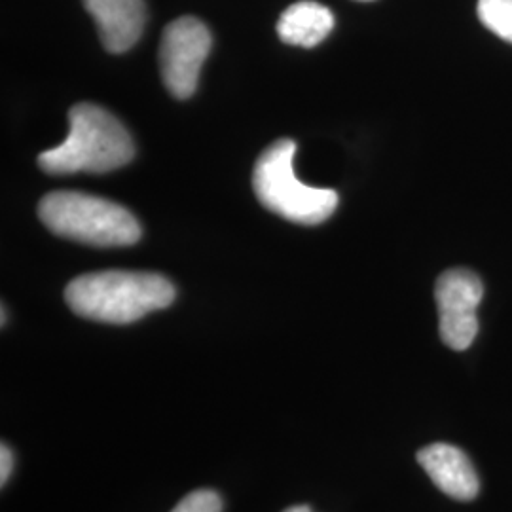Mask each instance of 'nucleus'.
I'll use <instances>...</instances> for the list:
<instances>
[{
  "label": "nucleus",
  "mask_w": 512,
  "mask_h": 512,
  "mask_svg": "<svg viewBox=\"0 0 512 512\" xmlns=\"http://www.w3.org/2000/svg\"><path fill=\"white\" fill-rule=\"evenodd\" d=\"M484 296L480 277L471 270H448L440 275L435 287L439 306V330L442 342L454 351L473 344L478 332L476 310Z\"/></svg>",
  "instance_id": "nucleus-6"
},
{
  "label": "nucleus",
  "mask_w": 512,
  "mask_h": 512,
  "mask_svg": "<svg viewBox=\"0 0 512 512\" xmlns=\"http://www.w3.org/2000/svg\"><path fill=\"white\" fill-rule=\"evenodd\" d=\"M4 323H6V308L2 306V325H4Z\"/></svg>",
  "instance_id": "nucleus-14"
},
{
  "label": "nucleus",
  "mask_w": 512,
  "mask_h": 512,
  "mask_svg": "<svg viewBox=\"0 0 512 512\" xmlns=\"http://www.w3.org/2000/svg\"><path fill=\"white\" fill-rule=\"evenodd\" d=\"M283 512H313L311 511L308 505H294V507H289V509H285Z\"/></svg>",
  "instance_id": "nucleus-13"
},
{
  "label": "nucleus",
  "mask_w": 512,
  "mask_h": 512,
  "mask_svg": "<svg viewBox=\"0 0 512 512\" xmlns=\"http://www.w3.org/2000/svg\"><path fill=\"white\" fill-rule=\"evenodd\" d=\"M478 18L494 35L512 44V0H478Z\"/></svg>",
  "instance_id": "nucleus-10"
},
{
  "label": "nucleus",
  "mask_w": 512,
  "mask_h": 512,
  "mask_svg": "<svg viewBox=\"0 0 512 512\" xmlns=\"http://www.w3.org/2000/svg\"><path fill=\"white\" fill-rule=\"evenodd\" d=\"M334 27V16L327 6L319 2L291 4L277 21V35L291 46L313 48L329 37Z\"/></svg>",
  "instance_id": "nucleus-9"
},
{
  "label": "nucleus",
  "mask_w": 512,
  "mask_h": 512,
  "mask_svg": "<svg viewBox=\"0 0 512 512\" xmlns=\"http://www.w3.org/2000/svg\"><path fill=\"white\" fill-rule=\"evenodd\" d=\"M135 148L122 122L97 105L80 103L69 112L67 139L42 152L38 165L50 175L109 173L133 160Z\"/></svg>",
  "instance_id": "nucleus-2"
},
{
  "label": "nucleus",
  "mask_w": 512,
  "mask_h": 512,
  "mask_svg": "<svg viewBox=\"0 0 512 512\" xmlns=\"http://www.w3.org/2000/svg\"><path fill=\"white\" fill-rule=\"evenodd\" d=\"M296 143L279 139L256 160L253 186L256 198L266 209L296 224H321L338 207V194L330 188L302 183L294 173Z\"/></svg>",
  "instance_id": "nucleus-4"
},
{
  "label": "nucleus",
  "mask_w": 512,
  "mask_h": 512,
  "mask_svg": "<svg viewBox=\"0 0 512 512\" xmlns=\"http://www.w3.org/2000/svg\"><path fill=\"white\" fill-rule=\"evenodd\" d=\"M416 458L440 492L458 501H473L478 495L480 482L475 465L458 446L435 442L421 448Z\"/></svg>",
  "instance_id": "nucleus-7"
},
{
  "label": "nucleus",
  "mask_w": 512,
  "mask_h": 512,
  "mask_svg": "<svg viewBox=\"0 0 512 512\" xmlns=\"http://www.w3.org/2000/svg\"><path fill=\"white\" fill-rule=\"evenodd\" d=\"M65 300L80 317L128 325L167 308L175 300V287L164 275L110 270L76 277L65 289Z\"/></svg>",
  "instance_id": "nucleus-1"
},
{
  "label": "nucleus",
  "mask_w": 512,
  "mask_h": 512,
  "mask_svg": "<svg viewBox=\"0 0 512 512\" xmlns=\"http://www.w3.org/2000/svg\"><path fill=\"white\" fill-rule=\"evenodd\" d=\"M38 215L57 236L95 247H126L141 238V226L126 207L74 190L44 196Z\"/></svg>",
  "instance_id": "nucleus-3"
},
{
  "label": "nucleus",
  "mask_w": 512,
  "mask_h": 512,
  "mask_svg": "<svg viewBox=\"0 0 512 512\" xmlns=\"http://www.w3.org/2000/svg\"><path fill=\"white\" fill-rule=\"evenodd\" d=\"M12 469H14V454L12 450L2 442L0 446V484L6 486L8 478L12 475Z\"/></svg>",
  "instance_id": "nucleus-12"
},
{
  "label": "nucleus",
  "mask_w": 512,
  "mask_h": 512,
  "mask_svg": "<svg viewBox=\"0 0 512 512\" xmlns=\"http://www.w3.org/2000/svg\"><path fill=\"white\" fill-rule=\"evenodd\" d=\"M363 2H368V0H363Z\"/></svg>",
  "instance_id": "nucleus-15"
},
{
  "label": "nucleus",
  "mask_w": 512,
  "mask_h": 512,
  "mask_svg": "<svg viewBox=\"0 0 512 512\" xmlns=\"http://www.w3.org/2000/svg\"><path fill=\"white\" fill-rule=\"evenodd\" d=\"M171 512H222V499L213 490H196L184 495Z\"/></svg>",
  "instance_id": "nucleus-11"
},
{
  "label": "nucleus",
  "mask_w": 512,
  "mask_h": 512,
  "mask_svg": "<svg viewBox=\"0 0 512 512\" xmlns=\"http://www.w3.org/2000/svg\"><path fill=\"white\" fill-rule=\"evenodd\" d=\"M211 50V33L200 19L179 18L165 27L160 69L167 90L177 99L192 97Z\"/></svg>",
  "instance_id": "nucleus-5"
},
{
  "label": "nucleus",
  "mask_w": 512,
  "mask_h": 512,
  "mask_svg": "<svg viewBox=\"0 0 512 512\" xmlns=\"http://www.w3.org/2000/svg\"><path fill=\"white\" fill-rule=\"evenodd\" d=\"M103 46L110 54H124L143 35L147 10L143 0H84Z\"/></svg>",
  "instance_id": "nucleus-8"
}]
</instances>
